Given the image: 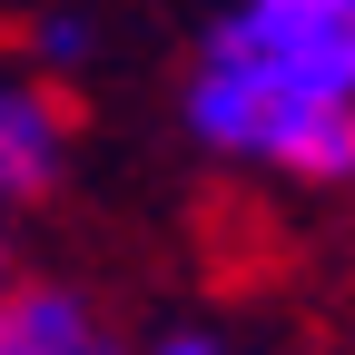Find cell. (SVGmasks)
Masks as SVG:
<instances>
[{
    "instance_id": "6da1fadb",
    "label": "cell",
    "mask_w": 355,
    "mask_h": 355,
    "mask_svg": "<svg viewBox=\"0 0 355 355\" xmlns=\"http://www.w3.org/2000/svg\"><path fill=\"white\" fill-rule=\"evenodd\" d=\"M178 119L217 168L355 188V0H227L198 30Z\"/></svg>"
},
{
    "instance_id": "7a4b0ae2",
    "label": "cell",
    "mask_w": 355,
    "mask_h": 355,
    "mask_svg": "<svg viewBox=\"0 0 355 355\" xmlns=\"http://www.w3.org/2000/svg\"><path fill=\"white\" fill-rule=\"evenodd\" d=\"M69 148H79L69 89L40 79L20 50H0V207H50L69 178Z\"/></svg>"
},
{
    "instance_id": "3957f363",
    "label": "cell",
    "mask_w": 355,
    "mask_h": 355,
    "mask_svg": "<svg viewBox=\"0 0 355 355\" xmlns=\"http://www.w3.org/2000/svg\"><path fill=\"white\" fill-rule=\"evenodd\" d=\"M0 355H139L99 296L60 277H10L0 286Z\"/></svg>"
},
{
    "instance_id": "277c9868",
    "label": "cell",
    "mask_w": 355,
    "mask_h": 355,
    "mask_svg": "<svg viewBox=\"0 0 355 355\" xmlns=\"http://www.w3.org/2000/svg\"><path fill=\"white\" fill-rule=\"evenodd\" d=\"M10 50H20L40 79H60V89H69L89 60H99V30H89L79 10H40V20H20V40H10Z\"/></svg>"
},
{
    "instance_id": "5b68a950",
    "label": "cell",
    "mask_w": 355,
    "mask_h": 355,
    "mask_svg": "<svg viewBox=\"0 0 355 355\" xmlns=\"http://www.w3.org/2000/svg\"><path fill=\"white\" fill-rule=\"evenodd\" d=\"M139 355H237V345L217 336V326H158V336H148Z\"/></svg>"
},
{
    "instance_id": "8992f818",
    "label": "cell",
    "mask_w": 355,
    "mask_h": 355,
    "mask_svg": "<svg viewBox=\"0 0 355 355\" xmlns=\"http://www.w3.org/2000/svg\"><path fill=\"white\" fill-rule=\"evenodd\" d=\"M10 277H20V266H10V237H0V286H10Z\"/></svg>"
}]
</instances>
